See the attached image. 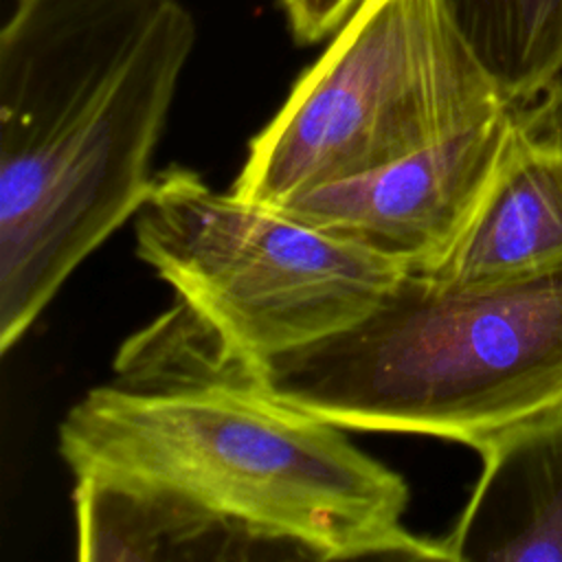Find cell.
<instances>
[{"label":"cell","mask_w":562,"mask_h":562,"mask_svg":"<svg viewBox=\"0 0 562 562\" xmlns=\"http://www.w3.org/2000/svg\"><path fill=\"white\" fill-rule=\"evenodd\" d=\"M195 20L180 0H15L0 31V351L143 206Z\"/></svg>","instance_id":"obj_1"},{"label":"cell","mask_w":562,"mask_h":562,"mask_svg":"<svg viewBox=\"0 0 562 562\" xmlns=\"http://www.w3.org/2000/svg\"><path fill=\"white\" fill-rule=\"evenodd\" d=\"M347 428L263 384L88 391L59 424L75 476L149 485L270 540L288 560H448L404 527L406 481Z\"/></svg>","instance_id":"obj_2"},{"label":"cell","mask_w":562,"mask_h":562,"mask_svg":"<svg viewBox=\"0 0 562 562\" xmlns=\"http://www.w3.org/2000/svg\"><path fill=\"white\" fill-rule=\"evenodd\" d=\"M259 380L347 430L476 450L562 411V263L461 288L404 274L362 321L268 360Z\"/></svg>","instance_id":"obj_3"},{"label":"cell","mask_w":562,"mask_h":562,"mask_svg":"<svg viewBox=\"0 0 562 562\" xmlns=\"http://www.w3.org/2000/svg\"><path fill=\"white\" fill-rule=\"evenodd\" d=\"M507 108L437 0H364L250 140L231 191L277 206Z\"/></svg>","instance_id":"obj_4"},{"label":"cell","mask_w":562,"mask_h":562,"mask_svg":"<svg viewBox=\"0 0 562 562\" xmlns=\"http://www.w3.org/2000/svg\"><path fill=\"white\" fill-rule=\"evenodd\" d=\"M134 235L136 255L259 378L268 360L362 321L406 274L182 167L154 178Z\"/></svg>","instance_id":"obj_5"},{"label":"cell","mask_w":562,"mask_h":562,"mask_svg":"<svg viewBox=\"0 0 562 562\" xmlns=\"http://www.w3.org/2000/svg\"><path fill=\"white\" fill-rule=\"evenodd\" d=\"M518 134V108H507L402 160L310 189L277 209L406 274H430L468 235Z\"/></svg>","instance_id":"obj_6"},{"label":"cell","mask_w":562,"mask_h":562,"mask_svg":"<svg viewBox=\"0 0 562 562\" xmlns=\"http://www.w3.org/2000/svg\"><path fill=\"white\" fill-rule=\"evenodd\" d=\"M481 476L452 531L448 560L562 562V411L483 441Z\"/></svg>","instance_id":"obj_7"},{"label":"cell","mask_w":562,"mask_h":562,"mask_svg":"<svg viewBox=\"0 0 562 562\" xmlns=\"http://www.w3.org/2000/svg\"><path fill=\"white\" fill-rule=\"evenodd\" d=\"M79 560H288L270 540L176 494L75 476Z\"/></svg>","instance_id":"obj_8"},{"label":"cell","mask_w":562,"mask_h":562,"mask_svg":"<svg viewBox=\"0 0 562 562\" xmlns=\"http://www.w3.org/2000/svg\"><path fill=\"white\" fill-rule=\"evenodd\" d=\"M560 263L562 143H536L520 130L468 235L435 272L424 277L437 285L461 288Z\"/></svg>","instance_id":"obj_9"},{"label":"cell","mask_w":562,"mask_h":562,"mask_svg":"<svg viewBox=\"0 0 562 562\" xmlns=\"http://www.w3.org/2000/svg\"><path fill=\"white\" fill-rule=\"evenodd\" d=\"M450 26L512 108L562 75V0H437Z\"/></svg>","instance_id":"obj_10"},{"label":"cell","mask_w":562,"mask_h":562,"mask_svg":"<svg viewBox=\"0 0 562 562\" xmlns=\"http://www.w3.org/2000/svg\"><path fill=\"white\" fill-rule=\"evenodd\" d=\"M292 37L316 44L334 37L364 0H279Z\"/></svg>","instance_id":"obj_11"},{"label":"cell","mask_w":562,"mask_h":562,"mask_svg":"<svg viewBox=\"0 0 562 562\" xmlns=\"http://www.w3.org/2000/svg\"><path fill=\"white\" fill-rule=\"evenodd\" d=\"M522 134L536 143H562V75L531 105L518 108Z\"/></svg>","instance_id":"obj_12"}]
</instances>
